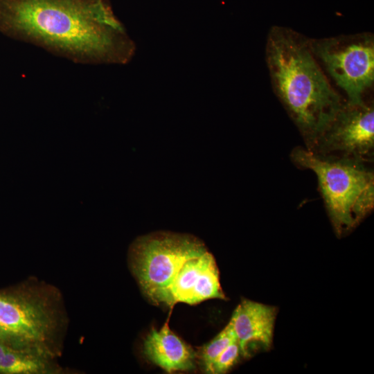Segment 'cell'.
I'll list each match as a JSON object with an SVG mask.
<instances>
[{
	"instance_id": "obj_1",
	"label": "cell",
	"mask_w": 374,
	"mask_h": 374,
	"mask_svg": "<svg viewBox=\"0 0 374 374\" xmlns=\"http://www.w3.org/2000/svg\"><path fill=\"white\" fill-rule=\"evenodd\" d=\"M0 29L76 63L125 64L136 51L108 0H0Z\"/></svg>"
},
{
	"instance_id": "obj_2",
	"label": "cell",
	"mask_w": 374,
	"mask_h": 374,
	"mask_svg": "<svg viewBox=\"0 0 374 374\" xmlns=\"http://www.w3.org/2000/svg\"><path fill=\"white\" fill-rule=\"evenodd\" d=\"M265 60L273 90L312 150L346 100L332 87L308 38L285 26H272Z\"/></svg>"
},
{
	"instance_id": "obj_3",
	"label": "cell",
	"mask_w": 374,
	"mask_h": 374,
	"mask_svg": "<svg viewBox=\"0 0 374 374\" xmlns=\"http://www.w3.org/2000/svg\"><path fill=\"white\" fill-rule=\"evenodd\" d=\"M293 163L314 172L337 236L355 229L373 209L374 174L365 162L325 156L306 148L292 150Z\"/></svg>"
},
{
	"instance_id": "obj_4",
	"label": "cell",
	"mask_w": 374,
	"mask_h": 374,
	"mask_svg": "<svg viewBox=\"0 0 374 374\" xmlns=\"http://www.w3.org/2000/svg\"><path fill=\"white\" fill-rule=\"evenodd\" d=\"M206 251L205 244L193 235L156 232L136 238L130 246L129 257L143 292L155 303L183 265Z\"/></svg>"
},
{
	"instance_id": "obj_5",
	"label": "cell",
	"mask_w": 374,
	"mask_h": 374,
	"mask_svg": "<svg viewBox=\"0 0 374 374\" xmlns=\"http://www.w3.org/2000/svg\"><path fill=\"white\" fill-rule=\"evenodd\" d=\"M311 48L347 101H365L374 82V36L370 32L310 39Z\"/></svg>"
},
{
	"instance_id": "obj_6",
	"label": "cell",
	"mask_w": 374,
	"mask_h": 374,
	"mask_svg": "<svg viewBox=\"0 0 374 374\" xmlns=\"http://www.w3.org/2000/svg\"><path fill=\"white\" fill-rule=\"evenodd\" d=\"M56 321L52 301L43 292L30 287L0 292V326L17 345L50 350Z\"/></svg>"
},
{
	"instance_id": "obj_7",
	"label": "cell",
	"mask_w": 374,
	"mask_h": 374,
	"mask_svg": "<svg viewBox=\"0 0 374 374\" xmlns=\"http://www.w3.org/2000/svg\"><path fill=\"white\" fill-rule=\"evenodd\" d=\"M310 151L371 162L374 154L373 103L366 100L351 103L346 100Z\"/></svg>"
},
{
	"instance_id": "obj_8",
	"label": "cell",
	"mask_w": 374,
	"mask_h": 374,
	"mask_svg": "<svg viewBox=\"0 0 374 374\" xmlns=\"http://www.w3.org/2000/svg\"><path fill=\"white\" fill-rule=\"evenodd\" d=\"M211 299L226 300L213 256L208 251L187 260L181 267L171 285L157 299L172 308L182 302L195 305Z\"/></svg>"
},
{
	"instance_id": "obj_9",
	"label": "cell",
	"mask_w": 374,
	"mask_h": 374,
	"mask_svg": "<svg viewBox=\"0 0 374 374\" xmlns=\"http://www.w3.org/2000/svg\"><path fill=\"white\" fill-rule=\"evenodd\" d=\"M277 312L274 306L247 299L235 309L229 322L244 357H249V347L253 343L264 349L271 347Z\"/></svg>"
},
{
	"instance_id": "obj_10",
	"label": "cell",
	"mask_w": 374,
	"mask_h": 374,
	"mask_svg": "<svg viewBox=\"0 0 374 374\" xmlns=\"http://www.w3.org/2000/svg\"><path fill=\"white\" fill-rule=\"evenodd\" d=\"M143 353L168 373L195 368V352L169 328L168 323L159 330L152 328L144 339Z\"/></svg>"
},
{
	"instance_id": "obj_11",
	"label": "cell",
	"mask_w": 374,
	"mask_h": 374,
	"mask_svg": "<svg viewBox=\"0 0 374 374\" xmlns=\"http://www.w3.org/2000/svg\"><path fill=\"white\" fill-rule=\"evenodd\" d=\"M50 350L0 342V374L52 373Z\"/></svg>"
},
{
	"instance_id": "obj_12",
	"label": "cell",
	"mask_w": 374,
	"mask_h": 374,
	"mask_svg": "<svg viewBox=\"0 0 374 374\" xmlns=\"http://www.w3.org/2000/svg\"><path fill=\"white\" fill-rule=\"evenodd\" d=\"M235 339L233 326L229 322L214 339L203 346L200 355L207 373H211L215 359Z\"/></svg>"
},
{
	"instance_id": "obj_13",
	"label": "cell",
	"mask_w": 374,
	"mask_h": 374,
	"mask_svg": "<svg viewBox=\"0 0 374 374\" xmlns=\"http://www.w3.org/2000/svg\"><path fill=\"white\" fill-rule=\"evenodd\" d=\"M240 356H242V353L236 339L215 359L211 373H226L238 362Z\"/></svg>"
},
{
	"instance_id": "obj_14",
	"label": "cell",
	"mask_w": 374,
	"mask_h": 374,
	"mask_svg": "<svg viewBox=\"0 0 374 374\" xmlns=\"http://www.w3.org/2000/svg\"><path fill=\"white\" fill-rule=\"evenodd\" d=\"M0 342L8 343L12 345L20 346L14 341V340L11 338V337L1 326H0Z\"/></svg>"
}]
</instances>
